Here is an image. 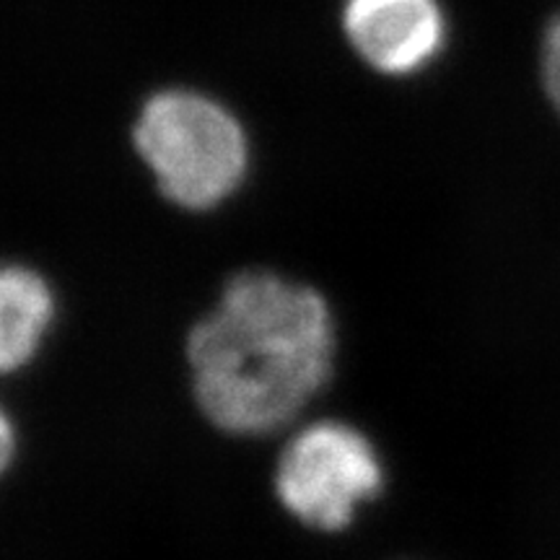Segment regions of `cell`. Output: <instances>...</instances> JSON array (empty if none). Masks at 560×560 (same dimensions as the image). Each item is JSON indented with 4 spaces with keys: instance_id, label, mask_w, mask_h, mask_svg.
I'll return each instance as SVG.
<instances>
[{
    "instance_id": "cell-1",
    "label": "cell",
    "mask_w": 560,
    "mask_h": 560,
    "mask_svg": "<svg viewBox=\"0 0 560 560\" xmlns=\"http://www.w3.org/2000/svg\"><path fill=\"white\" fill-rule=\"evenodd\" d=\"M335 350L332 310L317 289L240 270L185 335L192 402L226 436H270L327 387Z\"/></svg>"
},
{
    "instance_id": "cell-2",
    "label": "cell",
    "mask_w": 560,
    "mask_h": 560,
    "mask_svg": "<svg viewBox=\"0 0 560 560\" xmlns=\"http://www.w3.org/2000/svg\"><path fill=\"white\" fill-rule=\"evenodd\" d=\"M130 143L161 198L195 213L221 206L247 177V132L200 91H153L132 120Z\"/></svg>"
},
{
    "instance_id": "cell-3",
    "label": "cell",
    "mask_w": 560,
    "mask_h": 560,
    "mask_svg": "<svg viewBox=\"0 0 560 560\" xmlns=\"http://www.w3.org/2000/svg\"><path fill=\"white\" fill-rule=\"evenodd\" d=\"M384 462L359 425L338 418L304 423L280 446L272 495L301 527L335 535L384 490Z\"/></svg>"
},
{
    "instance_id": "cell-4",
    "label": "cell",
    "mask_w": 560,
    "mask_h": 560,
    "mask_svg": "<svg viewBox=\"0 0 560 560\" xmlns=\"http://www.w3.org/2000/svg\"><path fill=\"white\" fill-rule=\"evenodd\" d=\"M348 45L382 75H412L444 47L446 19L439 0H342Z\"/></svg>"
},
{
    "instance_id": "cell-5",
    "label": "cell",
    "mask_w": 560,
    "mask_h": 560,
    "mask_svg": "<svg viewBox=\"0 0 560 560\" xmlns=\"http://www.w3.org/2000/svg\"><path fill=\"white\" fill-rule=\"evenodd\" d=\"M55 319V296L45 276L30 265L9 262L0 270V371L30 366Z\"/></svg>"
},
{
    "instance_id": "cell-6",
    "label": "cell",
    "mask_w": 560,
    "mask_h": 560,
    "mask_svg": "<svg viewBox=\"0 0 560 560\" xmlns=\"http://www.w3.org/2000/svg\"><path fill=\"white\" fill-rule=\"evenodd\" d=\"M540 79L548 102L560 117V13H556L542 30L540 39Z\"/></svg>"
},
{
    "instance_id": "cell-7",
    "label": "cell",
    "mask_w": 560,
    "mask_h": 560,
    "mask_svg": "<svg viewBox=\"0 0 560 560\" xmlns=\"http://www.w3.org/2000/svg\"><path fill=\"white\" fill-rule=\"evenodd\" d=\"M0 423H3L0 425V465H3V470H9L13 459V423L9 412H3Z\"/></svg>"
}]
</instances>
